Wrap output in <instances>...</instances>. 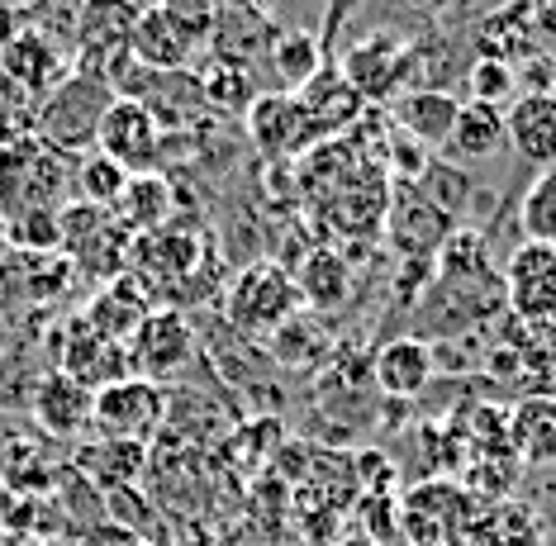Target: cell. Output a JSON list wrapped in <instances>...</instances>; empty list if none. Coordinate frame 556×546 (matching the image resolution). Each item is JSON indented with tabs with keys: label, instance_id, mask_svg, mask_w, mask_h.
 Segmentation results:
<instances>
[{
	"label": "cell",
	"instance_id": "25",
	"mask_svg": "<svg viewBox=\"0 0 556 546\" xmlns=\"http://www.w3.org/2000/svg\"><path fill=\"white\" fill-rule=\"evenodd\" d=\"M271 72L281 76L286 96L300 91V86H309L314 76L324 72V48H319V34L309 29H286L271 38Z\"/></svg>",
	"mask_w": 556,
	"mask_h": 546
},
{
	"label": "cell",
	"instance_id": "26",
	"mask_svg": "<svg viewBox=\"0 0 556 546\" xmlns=\"http://www.w3.org/2000/svg\"><path fill=\"white\" fill-rule=\"evenodd\" d=\"M72 186L81 190V205L115 209L124 186H129V172H124L115 157H105L100 148H91V152H81V157L72 162Z\"/></svg>",
	"mask_w": 556,
	"mask_h": 546
},
{
	"label": "cell",
	"instance_id": "21",
	"mask_svg": "<svg viewBox=\"0 0 556 546\" xmlns=\"http://www.w3.org/2000/svg\"><path fill=\"white\" fill-rule=\"evenodd\" d=\"M172 205H176V190L162 172H138L129 176V186H124L119 205H115V219L124 224V233L138 238V233H157V228H167L172 219Z\"/></svg>",
	"mask_w": 556,
	"mask_h": 546
},
{
	"label": "cell",
	"instance_id": "20",
	"mask_svg": "<svg viewBox=\"0 0 556 546\" xmlns=\"http://www.w3.org/2000/svg\"><path fill=\"white\" fill-rule=\"evenodd\" d=\"M509 447L528 466H556V395H523L514 404Z\"/></svg>",
	"mask_w": 556,
	"mask_h": 546
},
{
	"label": "cell",
	"instance_id": "36",
	"mask_svg": "<svg viewBox=\"0 0 556 546\" xmlns=\"http://www.w3.org/2000/svg\"><path fill=\"white\" fill-rule=\"evenodd\" d=\"M0 247H10V243H5V219H0Z\"/></svg>",
	"mask_w": 556,
	"mask_h": 546
},
{
	"label": "cell",
	"instance_id": "7",
	"mask_svg": "<svg viewBox=\"0 0 556 546\" xmlns=\"http://www.w3.org/2000/svg\"><path fill=\"white\" fill-rule=\"evenodd\" d=\"M338 72L362 100H395L400 81L409 76V48L395 34H366L362 43H352L343 53Z\"/></svg>",
	"mask_w": 556,
	"mask_h": 546
},
{
	"label": "cell",
	"instance_id": "6",
	"mask_svg": "<svg viewBox=\"0 0 556 546\" xmlns=\"http://www.w3.org/2000/svg\"><path fill=\"white\" fill-rule=\"evenodd\" d=\"M129 361L138 366L134 376H143V380H157L162 376H176L186 361H191V352H195V328L181 319L176 309H153L143 323H138V333L129 338Z\"/></svg>",
	"mask_w": 556,
	"mask_h": 546
},
{
	"label": "cell",
	"instance_id": "4",
	"mask_svg": "<svg viewBox=\"0 0 556 546\" xmlns=\"http://www.w3.org/2000/svg\"><path fill=\"white\" fill-rule=\"evenodd\" d=\"M162 418H167V399L143 376H124L115 385L96 390L91 399V428L110 442H138L143 447L162 428Z\"/></svg>",
	"mask_w": 556,
	"mask_h": 546
},
{
	"label": "cell",
	"instance_id": "19",
	"mask_svg": "<svg viewBox=\"0 0 556 546\" xmlns=\"http://www.w3.org/2000/svg\"><path fill=\"white\" fill-rule=\"evenodd\" d=\"M295 105H300V114H305L309 138H319V134L348 129V124L362 114L366 100L343 81V72H328L324 67L309 86H300V91H295Z\"/></svg>",
	"mask_w": 556,
	"mask_h": 546
},
{
	"label": "cell",
	"instance_id": "29",
	"mask_svg": "<svg viewBox=\"0 0 556 546\" xmlns=\"http://www.w3.org/2000/svg\"><path fill=\"white\" fill-rule=\"evenodd\" d=\"M81 466H91L96 480H105L110 490H124L138 475V466H143V447H138V442H110V437H100V447L81 452Z\"/></svg>",
	"mask_w": 556,
	"mask_h": 546
},
{
	"label": "cell",
	"instance_id": "13",
	"mask_svg": "<svg viewBox=\"0 0 556 546\" xmlns=\"http://www.w3.org/2000/svg\"><path fill=\"white\" fill-rule=\"evenodd\" d=\"M153 314V304H148V290L134 281V276H115V281L100 285V295L86 304V328H91L96 338L115 342V347H129V338L138 333V323Z\"/></svg>",
	"mask_w": 556,
	"mask_h": 546
},
{
	"label": "cell",
	"instance_id": "27",
	"mask_svg": "<svg viewBox=\"0 0 556 546\" xmlns=\"http://www.w3.org/2000/svg\"><path fill=\"white\" fill-rule=\"evenodd\" d=\"M518 224H523V243L556 247V167H542L533 176V186L523 190Z\"/></svg>",
	"mask_w": 556,
	"mask_h": 546
},
{
	"label": "cell",
	"instance_id": "23",
	"mask_svg": "<svg viewBox=\"0 0 556 546\" xmlns=\"http://www.w3.org/2000/svg\"><path fill=\"white\" fill-rule=\"evenodd\" d=\"M295 290H300V304H314V309H338L348 295H352V266L343 252L333 247H319L300 262L295 271Z\"/></svg>",
	"mask_w": 556,
	"mask_h": 546
},
{
	"label": "cell",
	"instance_id": "18",
	"mask_svg": "<svg viewBox=\"0 0 556 546\" xmlns=\"http://www.w3.org/2000/svg\"><path fill=\"white\" fill-rule=\"evenodd\" d=\"M129 53H134L138 67H153V72H186V62H191L200 48H195L181 29H176L167 15H162V5H148V10H138V20H134Z\"/></svg>",
	"mask_w": 556,
	"mask_h": 546
},
{
	"label": "cell",
	"instance_id": "24",
	"mask_svg": "<svg viewBox=\"0 0 556 546\" xmlns=\"http://www.w3.org/2000/svg\"><path fill=\"white\" fill-rule=\"evenodd\" d=\"M447 148L457 152L462 162H485L504 148V110L500 105H480V100H466L457 110V124H452Z\"/></svg>",
	"mask_w": 556,
	"mask_h": 546
},
{
	"label": "cell",
	"instance_id": "3",
	"mask_svg": "<svg viewBox=\"0 0 556 546\" xmlns=\"http://www.w3.org/2000/svg\"><path fill=\"white\" fill-rule=\"evenodd\" d=\"M224 309H229V323L243 328V333H276L300 309L295 276L281 262H252L229 285V304Z\"/></svg>",
	"mask_w": 556,
	"mask_h": 546
},
{
	"label": "cell",
	"instance_id": "16",
	"mask_svg": "<svg viewBox=\"0 0 556 546\" xmlns=\"http://www.w3.org/2000/svg\"><path fill=\"white\" fill-rule=\"evenodd\" d=\"M91 390L77 385L72 376H62V371H48L39 385H34V395H29V409L34 418L48 428L53 437H77L91 428Z\"/></svg>",
	"mask_w": 556,
	"mask_h": 546
},
{
	"label": "cell",
	"instance_id": "32",
	"mask_svg": "<svg viewBox=\"0 0 556 546\" xmlns=\"http://www.w3.org/2000/svg\"><path fill=\"white\" fill-rule=\"evenodd\" d=\"M157 5L195 48H205L214 38V20H219V5H214V0H157Z\"/></svg>",
	"mask_w": 556,
	"mask_h": 546
},
{
	"label": "cell",
	"instance_id": "14",
	"mask_svg": "<svg viewBox=\"0 0 556 546\" xmlns=\"http://www.w3.org/2000/svg\"><path fill=\"white\" fill-rule=\"evenodd\" d=\"M62 376H72L77 385H86L96 395V390L115 385V380L134 376V371H129V352L115 347V342H105V338H96L91 328L77 319V328H72L67 342H62Z\"/></svg>",
	"mask_w": 556,
	"mask_h": 546
},
{
	"label": "cell",
	"instance_id": "33",
	"mask_svg": "<svg viewBox=\"0 0 556 546\" xmlns=\"http://www.w3.org/2000/svg\"><path fill=\"white\" fill-rule=\"evenodd\" d=\"M390 167L404 176H424L428 172V148H419L414 138H404L400 129L390 134Z\"/></svg>",
	"mask_w": 556,
	"mask_h": 546
},
{
	"label": "cell",
	"instance_id": "1",
	"mask_svg": "<svg viewBox=\"0 0 556 546\" xmlns=\"http://www.w3.org/2000/svg\"><path fill=\"white\" fill-rule=\"evenodd\" d=\"M110 105H115V86L91 72H72L67 81L43 96L39 114H34V129H39L34 138L62 152V157H81V152L96 148L100 119H105Z\"/></svg>",
	"mask_w": 556,
	"mask_h": 546
},
{
	"label": "cell",
	"instance_id": "17",
	"mask_svg": "<svg viewBox=\"0 0 556 546\" xmlns=\"http://www.w3.org/2000/svg\"><path fill=\"white\" fill-rule=\"evenodd\" d=\"M462 546H542V523L528 504L495 499L457 528Z\"/></svg>",
	"mask_w": 556,
	"mask_h": 546
},
{
	"label": "cell",
	"instance_id": "15",
	"mask_svg": "<svg viewBox=\"0 0 556 546\" xmlns=\"http://www.w3.org/2000/svg\"><path fill=\"white\" fill-rule=\"evenodd\" d=\"M248 134L267 157H286L295 152L300 143H309V129H305V114H300L295 96L286 91H257L248 105Z\"/></svg>",
	"mask_w": 556,
	"mask_h": 546
},
{
	"label": "cell",
	"instance_id": "10",
	"mask_svg": "<svg viewBox=\"0 0 556 546\" xmlns=\"http://www.w3.org/2000/svg\"><path fill=\"white\" fill-rule=\"evenodd\" d=\"M457 110H462V100L447 86H414V91H400L390 100V124L404 138H414L419 148H447Z\"/></svg>",
	"mask_w": 556,
	"mask_h": 546
},
{
	"label": "cell",
	"instance_id": "37",
	"mask_svg": "<svg viewBox=\"0 0 556 546\" xmlns=\"http://www.w3.org/2000/svg\"><path fill=\"white\" fill-rule=\"evenodd\" d=\"M138 546H148V542H138Z\"/></svg>",
	"mask_w": 556,
	"mask_h": 546
},
{
	"label": "cell",
	"instance_id": "5",
	"mask_svg": "<svg viewBox=\"0 0 556 546\" xmlns=\"http://www.w3.org/2000/svg\"><path fill=\"white\" fill-rule=\"evenodd\" d=\"M96 148L105 152V157H115L129 176H138V172H157V157H162V129H157L153 114L138 105V100L115 96V105H110V110H105V119H100Z\"/></svg>",
	"mask_w": 556,
	"mask_h": 546
},
{
	"label": "cell",
	"instance_id": "8",
	"mask_svg": "<svg viewBox=\"0 0 556 546\" xmlns=\"http://www.w3.org/2000/svg\"><path fill=\"white\" fill-rule=\"evenodd\" d=\"M504 295L523 323H552L556 319V247L523 243L514 247L504 266Z\"/></svg>",
	"mask_w": 556,
	"mask_h": 546
},
{
	"label": "cell",
	"instance_id": "30",
	"mask_svg": "<svg viewBox=\"0 0 556 546\" xmlns=\"http://www.w3.org/2000/svg\"><path fill=\"white\" fill-rule=\"evenodd\" d=\"M62 209H29L5 219V243L10 247H29V252H58L62 243Z\"/></svg>",
	"mask_w": 556,
	"mask_h": 546
},
{
	"label": "cell",
	"instance_id": "9",
	"mask_svg": "<svg viewBox=\"0 0 556 546\" xmlns=\"http://www.w3.org/2000/svg\"><path fill=\"white\" fill-rule=\"evenodd\" d=\"M0 76L24 96H48L53 86L67 81L72 67H67V58L53 48L48 34L20 29V34L5 38V48H0Z\"/></svg>",
	"mask_w": 556,
	"mask_h": 546
},
{
	"label": "cell",
	"instance_id": "22",
	"mask_svg": "<svg viewBox=\"0 0 556 546\" xmlns=\"http://www.w3.org/2000/svg\"><path fill=\"white\" fill-rule=\"evenodd\" d=\"M371 371H376V385H381L386 395L414 399L428 380H433V347L419 338H395L390 347H381V357H376Z\"/></svg>",
	"mask_w": 556,
	"mask_h": 546
},
{
	"label": "cell",
	"instance_id": "35",
	"mask_svg": "<svg viewBox=\"0 0 556 546\" xmlns=\"http://www.w3.org/2000/svg\"><path fill=\"white\" fill-rule=\"evenodd\" d=\"M338 546H376L371 537H348V542H338Z\"/></svg>",
	"mask_w": 556,
	"mask_h": 546
},
{
	"label": "cell",
	"instance_id": "11",
	"mask_svg": "<svg viewBox=\"0 0 556 546\" xmlns=\"http://www.w3.org/2000/svg\"><path fill=\"white\" fill-rule=\"evenodd\" d=\"M504 143L533 167H556V91H528L504 110Z\"/></svg>",
	"mask_w": 556,
	"mask_h": 546
},
{
	"label": "cell",
	"instance_id": "34",
	"mask_svg": "<svg viewBox=\"0 0 556 546\" xmlns=\"http://www.w3.org/2000/svg\"><path fill=\"white\" fill-rule=\"evenodd\" d=\"M409 5H414V10H424V15H433V10H442L447 0H409Z\"/></svg>",
	"mask_w": 556,
	"mask_h": 546
},
{
	"label": "cell",
	"instance_id": "28",
	"mask_svg": "<svg viewBox=\"0 0 556 546\" xmlns=\"http://www.w3.org/2000/svg\"><path fill=\"white\" fill-rule=\"evenodd\" d=\"M200 96H205V110H219V114H248L252 96H257V86H252V72H248V67L214 58V67L200 76Z\"/></svg>",
	"mask_w": 556,
	"mask_h": 546
},
{
	"label": "cell",
	"instance_id": "12",
	"mask_svg": "<svg viewBox=\"0 0 556 546\" xmlns=\"http://www.w3.org/2000/svg\"><path fill=\"white\" fill-rule=\"evenodd\" d=\"M200 262V243L191 233H176V228H157V233H138L129 238V266H134V281H153V285H176V281H191Z\"/></svg>",
	"mask_w": 556,
	"mask_h": 546
},
{
	"label": "cell",
	"instance_id": "2",
	"mask_svg": "<svg viewBox=\"0 0 556 546\" xmlns=\"http://www.w3.org/2000/svg\"><path fill=\"white\" fill-rule=\"evenodd\" d=\"M72 162L34 134L24 143L0 148V219H15L29 209H62V195L72 186Z\"/></svg>",
	"mask_w": 556,
	"mask_h": 546
},
{
	"label": "cell",
	"instance_id": "31",
	"mask_svg": "<svg viewBox=\"0 0 556 546\" xmlns=\"http://www.w3.org/2000/svg\"><path fill=\"white\" fill-rule=\"evenodd\" d=\"M518 91V67L514 62H500V58H476L471 67V100H480V105H500Z\"/></svg>",
	"mask_w": 556,
	"mask_h": 546
}]
</instances>
